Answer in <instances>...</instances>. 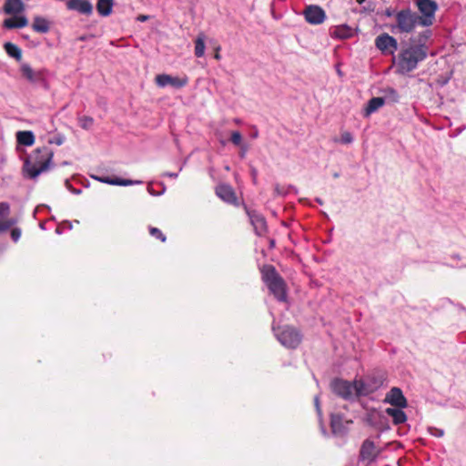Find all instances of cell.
<instances>
[{"label": "cell", "instance_id": "obj_1", "mask_svg": "<svg viewBox=\"0 0 466 466\" xmlns=\"http://www.w3.org/2000/svg\"><path fill=\"white\" fill-rule=\"evenodd\" d=\"M53 158V151L48 148H38L35 149L25 162L23 167L24 175L29 179H34L46 171Z\"/></svg>", "mask_w": 466, "mask_h": 466}, {"label": "cell", "instance_id": "obj_2", "mask_svg": "<svg viewBox=\"0 0 466 466\" xmlns=\"http://www.w3.org/2000/svg\"><path fill=\"white\" fill-rule=\"evenodd\" d=\"M263 279L266 286L273 296L280 301L287 300V285L277 270L272 265H265L263 268Z\"/></svg>", "mask_w": 466, "mask_h": 466}, {"label": "cell", "instance_id": "obj_3", "mask_svg": "<svg viewBox=\"0 0 466 466\" xmlns=\"http://www.w3.org/2000/svg\"><path fill=\"white\" fill-rule=\"evenodd\" d=\"M386 373L381 369H375L366 374L360 381H356L358 395L365 396L376 392L386 380Z\"/></svg>", "mask_w": 466, "mask_h": 466}, {"label": "cell", "instance_id": "obj_4", "mask_svg": "<svg viewBox=\"0 0 466 466\" xmlns=\"http://www.w3.org/2000/svg\"><path fill=\"white\" fill-rule=\"evenodd\" d=\"M275 336L283 346L289 349H295L302 340V335L297 328L292 325H284L275 330Z\"/></svg>", "mask_w": 466, "mask_h": 466}, {"label": "cell", "instance_id": "obj_5", "mask_svg": "<svg viewBox=\"0 0 466 466\" xmlns=\"http://www.w3.org/2000/svg\"><path fill=\"white\" fill-rule=\"evenodd\" d=\"M331 389L335 395L344 400L351 401L359 397L356 382H349L342 379H334L331 383Z\"/></svg>", "mask_w": 466, "mask_h": 466}, {"label": "cell", "instance_id": "obj_6", "mask_svg": "<svg viewBox=\"0 0 466 466\" xmlns=\"http://www.w3.org/2000/svg\"><path fill=\"white\" fill-rule=\"evenodd\" d=\"M423 51L419 49H410L404 51L400 55V66L405 70H410L416 66L418 60L423 58Z\"/></svg>", "mask_w": 466, "mask_h": 466}, {"label": "cell", "instance_id": "obj_7", "mask_svg": "<svg viewBox=\"0 0 466 466\" xmlns=\"http://www.w3.org/2000/svg\"><path fill=\"white\" fill-rule=\"evenodd\" d=\"M398 24L403 31H411L416 28L417 17L411 10H402L398 14Z\"/></svg>", "mask_w": 466, "mask_h": 466}, {"label": "cell", "instance_id": "obj_8", "mask_svg": "<svg viewBox=\"0 0 466 466\" xmlns=\"http://www.w3.org/2000/svg\"><path fill=\"white\" fill-rule=\"evenodd\" d=\"M385 402L399 409L405 408L408 404L402 390H400L399 388H392V390L388 392L385 397Z\"/></svg>", "mask_w": 466, "mask_h": 466}, {"label": "cell", "instance_id": "obj_9", "mask_svg": "<svg viewBox=\"0 0 466 466\" xmlns=\"http://www.w3.org/2000/svg\"><path fill=\"white\" fill-rule=\"evenodd\" d=\"M376 46L384 54H390L397 49V42L388 34H382L376 39Z\"/></svg>", "mask_w": 466, "mask_h": 466}, {"label": "cell", "instance_id": "obj_10", "mask_svg": "<svg viewBox=\"0 0 466 466\" xmlns=\"http://www.w3.org/2000/svg\"><path fill=\"white\" fill-rule=\"evenodd\" d=\"M216 193L219 196V198H222V200L227 203L231 204L234 206H237L239 204V200H238L234 189L229 185L222 184L218 186L216 188Z\"/></svg>", "mask_w": 466, "mask_h": 466}, {"label": "cell", "instance_id": "obj_11", "mask_svg": "<svg viewBox=\"0 0 466 466\" xmlns=\"http://www.w3.org/2000/svg\"><path fill=\"white\" fill-rule=\"evenodd\" d=\"M305 19L310 24H322L325 19L324 10L318 6H309L304 11Z\"/></svg>", "mask_w": 466, "mask_h": 466}, {"label": "cell", "instance_id": "obj_12", "mask_svg": "<svg viewBox=\"0 0 466 466\" xmlns=\"http://www.w3.org/2000/svg\"><path fill=\"white\" fill-rule=\"evenodd\" d=\"M156 83L160 87H166V86H171L173 88H182L185 84L187 83V79H181L178 77H172L170 75H159L156 78Z\"/></svg>", "mask_w": 466, "mask_h": 466}, {"label": "cell", "instance_id": "obj_13", "mask_svg": "<svg viewBox=\"0 0 466 466\" xmlns=\"http://www.w3.org/2000/svg\"><path fill=\"white\" fill-rule=\"evenodd\" d=\"M68 9L71 10H76L82 14L89 15L92 13V5L84 0H72L67 3Z\"/></svg>", "mask_w": 466, "mask_h": 466}, {"label": "cell", "instance_id": "obj_14", "mask_svg": "<svg viewBox=\"0 0 466 466\" xmlns=\"http://www.w3.org/2000/svg\"><path fill=\"white\" fill-rule=\"evenodd\" d=\"M25 10V5L22 1L19 0H9L6 1L3 10L6 14L19 15L23 12Z\"/></svg>", "mask_w": 466, "mask_h": 466}, {"label": "cell", "instance_id": "obj_15", "mask_svg": "<svg viewBox=\"0 0 466 466\" xmlns=\"http://www.w3.org/2000/svg\"><path fill=\"white\" fill-rule=\"evenodd\" d=\"M331 427H332V433L337 436L344 434L345 425H344V421L342 416L334 413L331 416Z\"/></svg>", "mask_w": 466, "mask_h": 466}, {"label": "cell", "instance_id": "obj_16", "mask_svg": "<svg viewBox=\"0 0 466 466\" xmlns=\"http://www.w3.org/2000/svg\"><path fill=\"white\" fill-rule=\"evenodd\" d=\"M28 25V19L23 16H15L10 19H6L4 26L9 29L25 28Z\"/></svg>", "mask_w": 466, "mask_h": 466}, {"label": "cell", "instance_id": "obj_17", "mask_svg": "<svg viewBox=\"0 0 466 466\" xmlns=\"http://www.w3.org/2000/svg\"><path fill=\"white\" fill-rule=\"evenodd\" d=\"M377 452V448L375 446L374 442L372 441H366L363 444V447L360 449V457L363 460H371L373 457L375 455Z\"/></svg>", "mask_w": 466, "mask_h": 466}, {"label": "cell", "instance_id": "obj_18", "mask_svg": "<svg viewBox=\"0 0 466 466\" xmlns=\"http://www.w3.org/2000/svg\"><path fill=\"white\" fill-rule=\"evenodd\" d=\"M419 10L422 12V14L425 17H432L435 13L437 10V5L435 2L433 1H426V0H422L417 3Z\"/></svg>", "mask_w": 466, "mask_h": 466}, {"label": "cell", "instance_id": "obj_19", "mask_svg": "<svg viewBox=\"0 0 466 466\" xmlns=\"http://www.w3.org/2000/svg\"><path fill=\"white\" fill-rule=\"evenodd\" d=\"M17 140L20 145L28 147L32 146L35 143V135L33 134L31 131L28 130H24V131H19L17 133Z\"/></svg>", "mask_w": 466, "mask_h": 466}, {"label": "cell", "instance_id": "obj_20", "mask_svg": "<svg viewBox=\"0 0 466 466\" xmlns=\"http://www.w3.org/2000/svg\"><path fill=\"white\" fill-rule=\"evenodd\" d=\"M113 1L111 0H99L97 3V11L103 17L110 16L113 10Z\"/></svg>", "mask_w": 466, "mask_h": 466}, {"label": "cell", "instance_id": "obj_21", "mask_svg": "<svg viewBox=\"0 0 466 466\" xmlns=\"http://www.w3.org/2000/svg\"><path fill=\"white\" fill-rule=\"evenodd\" d=\"M32 27L33 29L35 31H37V32L46 33L48 32V30L50 28V24L46 19L41 18V17H37V18L34 19Z\"/></svg>", "mask_w": 466, "mask_h": 466}, {"label": "cell", "instance_id": "obj_22", "mask_svg": "<svg viewBox=\"0 0 466 466\" xmlns=\"http://www.w3.org/2000/svg\"><path fill=\"white\" fill-rule=\"evenodd\" d=\"M387 412L389 413V416H391L393 419V423L395 425H401V424H403L407 421L405 413L401 409L391 408V409H388Z\"/></svg>", "mask_w": 466, "mask_h": 466}, {"label": "cell", "instance_id": "obj_23", "mask_svg": "<svg viewBox=\"0 0 466 466\" xmlns=\"http://www.w3.org/2000/svg\"><path fill=\"white\" fill-rule=\"evenodd\" d=\"M4 47H5V50L8 53V55L10 56L11 58H13V59L17 60H19L21 59L22 52L17 45H15L11 42H8L4 45Z\"/></svg>", "mask_w": 466, "mask_h": 466}, {"label": "cell", "instance_id": "obj_24", "mask_svg": "<svg viewBox=\"0 0 466 466\" xmlns=\"http://www.w3.org/2000/svg\"><path fill=\"white\" fill-rule=\"evenodd\" d=\"M383 105V98H380V97H376V98H374L372 99L371 101L369 102V104L366 107V115H370L372 114L373 112L378 110L380 107H382Z\"/></svg>", "mask_w": 466, "mask_h": 466}, {"label": "cell", "instance_id": "obj_25", "mask_svg": "<svg viewBox=\"0 0 466 466\" xmlns=\"http://www.w3.org/2000/svg\"><path fill=\"white\" fill-rule=\"evenodd\" d=\"M195 51H196V55L198 56V57H202L203 56L204 51H205V44H204L203 39L201 37L198 38V40L196 42Z\"/></svg>", "mask_w": 466, "mask_h": 466}, {"label": "cell", "instance_id": "obj_26", "mask_svg": "<svg viewBox=\"0 0 466 466\" xmlns=\"http://www.w3.org/2000/svg\"><path fill=\"white\" fill-rule=\"evenodd\" d=\"M148 19V17H139V20H141V21H144L145 19Z\"/></svg>", "mask_w": 466, "mask_h": 466}]
</instances>
